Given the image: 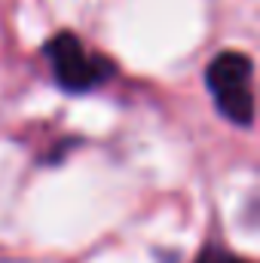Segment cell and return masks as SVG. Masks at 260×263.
Masks as SVG:
<instances>
[{
  "label": "cell",
  "mask_w": 260,
  "mask_h": 263,
  "mask_svg": "<svg viewBox=\"0 0 260 263\" xmlns=\"http://www.w3.org/2000/svg\"><path fill=\"white\" fill-rule=\"evenodd\" d=\"M254 65L242 52H220L208 65V86L214 95L220 92H236V89H251Z\"/></svg>",
  "instance_id": "cell-2"
},
{
  "label": "cell",
  "mask_w": 260,
  "mask_h": 263,
  "mask_svg": "<svg viewBox=\"0 0 260 263\" xmlns=\"http://www.w3.org/2000/svg\"><path fill=\"white\" fill-rule=\"evenodd\" d=\"M46 59H49V65L55 70V80L70 92H89V89L101 86L114 73V67L104 59L89 55L73 34L52 37L49 46H46Z\"/></svg>",
  "instance_id": "cell-1"
},
{
  "label": "cell",
  "mask_w": 260,
  "mask_h": 263,
  "mask_svg": "<svg viewBox=\"0 0 260 263\" xmlns=\"http://www.w3.org/2000/svg\"><path fill=\"white\" fill-rule=\"evenodd\" d=\"M196 263H251V260H242V257H236V254H230L224 248H205Z\"/></svg>",
  "instance_id": "cell-4"
},
{
  "label": "cell",
  "mask_w": 260,
  "mask_h": 263,
  "mask_svg": "<svg viewBox=\"0 0 260 263\" xmlns=\"http://www.w3.org/2000/svg\"><path fill=\"white\" fill-rule=\"evenodd\" d=\"M214 101H217V110L227 120H233L239 126H251V120H254V95H251V89L220 92V95H214Z\"/></svg>",
  "instance_id": "cell-3"
}]
</instances>
